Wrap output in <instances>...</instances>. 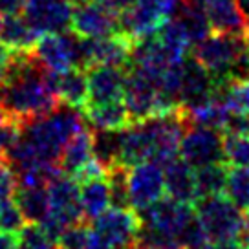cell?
<instances>
[{"label": "cell", "mask_w": 249, "mask_h": 249, "mask_svg": "<svg viewBox=\"0 0 249 249\" xmlns=\"http://www.w3.org/2000/svg\"><path fill=\"white\" fill-rule=\"evenodd\" d=\"M53 73L31 52H11L0 83V105L15 123L22 126L53 112L61 101L55 93Z\"/></svg>", "instance_id": "6da1fadb"}, {"label": "cell", "mask_w": 249, "mask_h": 249, "mask_svg": "<svg viewBox=\"0 0 249 249\" xmlns=\"http://www.w3.org/2000/svg\"><path fill=\"white\" fill-rule=\"evenodd\" d=\"M195 209L209 242H242L246 233V211L226 193L203 196L195 203Z\"/></svg>", "instance_id": "7a4b0ae2"}, {"label": "cell", "mask_w": 249, "mask_h": 249, "mask_svg": "<svg viewBox=\"0 0 249 249\" xmlns=\"http://www.w3.org/2000/svg\"><path fill=\"white\" fill-rule=\"evenodd\" d=\"M248 53V44L244 37L236 35H227L214 31L213 35H207L203 40L196 42L195 55L198 61L213 73L216 81L231 77L236 64Z\"/></svg>", "instance_id": "3957f363"}, {"label": "cell", "mask_w": 249, "mask_h": 249, "mask_svg": "<svg viewBox=\"0 0 249 249\" xmlns=\"http://www.w3.org/2000/svg\"><path fill=\"white\" fill-rule=\"evenodd\" d=\"M141 229V218L132 207L112 205L90 222V231L105 249H134Z\"/></svg>", "instance_id": "277c9868"}, {"label": "cell", "mask_w": 249, "mask_h": 249, "mask_svg": "<svg viewBox=\"0 0 249 249\" xmlns=\"http://www.w3.org/2000/svg\"><path fill=\"white\" fill-rule=\"evenodd\" d=\"M179 156L195 169L209 163L226 161L224 134L213 126L191 124L179 141Z\"/></svg>", "instance_id": "5b68a950"}, {"label": "cell", "mask_w": 249, "mask_h": 249, "mask_svg": "<svg viewBox=\"0 0 249 249\" xmlns=\"http://www.w3.org/2000/svg\"><path fill=\"white\" fill-rule=\"evenodd\" d=\"M165 171L154 161H143L128 169L126 195L128 205L136 211L147 209L148 205L165 196Z\"/></svg>", "instance_id": "8992f818"}, {"label": "cell", "mask_w": 249, "mask_h": 249, "mask_svg": "<svg viewBox=\"0 0 249 249\" xmlns=\"http://www.w3.org/2000/svg\"><path fill=\"white\" fill-rule=\"evenodd\" d=\"M31 53L37 61L52 71H66L79 66V35L73 31L66 33H44L37 39Z\"/></svg>", "instance_id": "52a82bcc"}, {"label": "cell", "mask_w": 249, "mask_h": 249, "mask_svg": "<svg viewBox=\"0 0 249 249\" xmlns=\"http://www.w3.org/2000/svg\"><path fill=\"white\" fill-rule=\"evenodd\" d=\"M70 30L85 39H99L119 33V11L103 0H88L73 9Z\"/></svg>", "instance_id": "ba28073f"}, {"label": "cell", "mask_w": 249, "mask_h": 249, "mask_svg": "<svg viewBox=\"0 0 249 249\" xmlns=\"http://www.w3.org/2000/svg\"><path fill=\"white\" fill-rule=\"evenodd\" d=\"M167 20H171L158 0H138L119 13V31L134 42H140L158 33Z\"/></svg>", "instance_id": "9c48e42d"}, {"label": "cell", "mask_w": 249, "mask_h": 249, "mask_svg": "<svg viewBox=\"0 0 249 249\" xmlns=\"http://www.w3.org/2000/svg\"><path fill=\"white\" fill-rule=\"evenodd\" d=\"M73 9L68 0H26L22 17L39 35L70 30Z\"/></svg>", "instance_id": "30bf717a"}, {"label": "cell", "mask_w": 249, "mask_h": 249, "mask_svg": "<svg viewBox=\"0 0 249 249\" xmlns=\"http://www.w3.org/2000/svg\"><path fill=\"white\" fill-rule=\"evenodd\" d=\"M50 195V213L62 220L66 226L85 220L81 207V191L79 181L70 174H57L48 183Z\"/></svg>", "instance_id": "8fae6325"}, {"label": "cell", "mask_w": 249, "mask_h": 249, "mask_svg": "<svg viewBox=\"0 0 249 249\" xmlns=\"http://www.w3.org/2000/svg\"><path fill=\"white\" fill-rule=\"evenodd\" d=\"M86 75H88V103L86 105L123 101L126 68L112 66V64H95L86 70Z\"/></svg>", "instance_id": "7c38bea8"}, {"label": "cell", "mask_w": 249, "mask_h": 249, "mask_svg": "<svg viewBox=\"0 0 249 249\" xmlns=\"http://www.w3.org/2000/svg\"><path fill=\"white\" fill-rule=\"evenodd\" d=\"M216 90V79L213 77L202 62L193 57H187L181 62V88H179V105L189 107L209 97Z\"/></svg>", "instance_id": "4fadbf2b"}, {"label": "cell", "mask_w": 249, "mask_h": 249, "mask_svg": "<svg viewBox=\"0 0 249 249\" xmlns=\"http://www.w3.org/2000/svg\"><path fill=\"white\" fill-rule=\"evenodd\" d=\"M163 171L165 191L171 198L178 200V202L193 203V205L200 200L198 183H196V169L187 163L181 156L165 163Z\"/></svg>", "instance_id": "5bb4252c"}, {"label": "cell", "mask_w": 249, "mask_h": 249, "mask_svg": "<svg viewBox=\"0 0 249 249\" xmlns=\"http://www.w3.org/2000/svg\"><path fill=\"white\" fill-rule=\"evenodd\" d=\"M203 9L209 17L211 28L214 31L244 39L248 37L249 17L244 13L238 0H211Z\"/></svg>", "instance_id": "9a60e30c"}, {"label": "cell", "mask_w": 249, "mask_h": 249, "mask_svg": "<svg viewBox=\"0 0 249 249\" xmlns=\"http://www.w3.org/2000/svg\"><path fill=\"white\" fill-rule=\"evenodd\" d=\"M55 93L61 105L83 110L88 103V75L83 68H70L61 73H53Z\"/></svg>", "instance_id": "2e32d148"}, {"label": "cell", "mask_w": 249, "mask_h": 249, "mask_svg": "<svg viewBox=\"0 0 249 249\" xmlns=\"http://www.w3.org/2000/svg\"><path fill=\"white\" fill-rule=\"evenodd\" d=\"M81 191V207L86 222H92L93 218L103 214L112 207V191H110L108 176H95L79 183Z\"/></svg>", "instance_id": "e0dca14e"}, {"label": "cell", "mask_w": 249, "mask_h": 249, "mask_svg": "<svg viewBox=\"0 0 249 249\" xmlns=\"http://www.w3.org/2000/svg\"><path fill=\"white\" fill-rule=\"evenodd\" d=\"M39 33L26 22L18 13H2L0 22V42L9 48V52H31Z\"/></svg>", "instance_id": "ac0fdd59"}, {"label": "cell", "mask_w": 249, "mask_h": 249, "mask_svg": "<svg viewBox=\"0 0 249 249\" xmlns=\"http://www.w3.org/2000/svg\"><path fill=\"white\" fill-rule=\"evenodd\" d=\"M93 158V128L85 126L71 138L61 152L59 167L64 174L73 176Z\"/></svg>", "instance_id": "d6986e66"}, {"label": "cell", "mask_w": 249, "mask_h": 249, "mask_svg": "<svg viewBox=\"0 0 249 249\" xmlns=\"http://www.w3.org/2000/svg\"><path fill=\"white\" fill-rule=\"evenodd\" d=\"M86 121L99 130H124L132 124L124 101H112L105 105H86L83 108Z\"/></svg>", "instance_id": "ffe728a7"}, {"label": "cell", "mask_w": 249, "mask_h": 249, "mask_svg": "<svg viewBox=\"0 0 249 249\" xmlns=\"http://www.w3.org/2000/svg\"><path fill=\"white\" fill-rule=\"evenodd\" d=\"M15 202L22 211L26 222L40 224L50 213V195L48 185L18 187L15 193Z\"/></svg>", "instance_id": "44dd1931"}, {"label": "cell", "mask_w": 249, "mask_h": 249, "mask_svg": "<svg viewBox=\"0 0 249 249\" xmlns=\"http://www.w3.org/2000/svg\"><path fill=\"white\" fill-rule=\"evenodd\" d=\"M174 20L181 26V30L185 31V35L191 39L193 44L203 40L213 30L205 9L195 6V4L183 2V0H181V6L176 11V15H174Z\"/></svg>", "instance_id": "7402d4cb"}, {"label": "cell", "mask_w": 249, "mask_h": 249, "mask_svg": "<svg viewBox=\"0 0 249 249\" xmlns=\"http://www.w3.org/2000/svg\"><path fill=\"white\" fill-rule=\"evenodd\" d=\"M216 90L233 116H249V77L216 81Z\"/></svg>", "instance_id": "603a6c76"}, {"label": "cell", "mask_w": 249, "mask_h": 249, "mask_svg": "<svg viewBox=\"0 0 249 249\" xmlns=\"http://www.w3.org/2000/svg\"><path fill=\"white\" fill-rule=\"evenodd\" d=\"M229 171H231V165L227 161H218V163L198 167L196 169V183H198L200 198L218 195V193H226Z\"/></svg>", "instance_id": "cb8c5ba5"}, {"label": "cell", "mask_w": 249, "mask_h": 249, "mask_svg": "<svg viewBox=\"0 0 249 249\" xmlns=\"http://www.w3.org/2000/svg\"><path fill=\"white\" fill-rule=\"evenodd\" d=\"M119 145H121V130L93 128V158L101 165H105L107 171L117 165Z\"/></svg>", "instance_id": "d4e9b609"}, {"label": "cell", "mask_w": 249, "mask_h": 249, "mask_svg": "<svg viewBox=\"0 0 249 249\" xmlns=\"http://www.w3.org/2000/svg\"><path fill=\"white\" fill-rule=\"evenodd\" d=\"M226 195L244 211L249 209V167H231Z\"/></svg>", "instance_id": "484cf974"}, {"label": "cell", "mask_w": 249, "mask_h": 249, "mask_svg": "<svg viewBox=\"0 0 249 249\" xmlns=\"http://www.w3.org/2000/svg\"><path fill=\"white\" fill-rule=\"evenodd\" d=\"M17 236H18V249H57V240L40 224L28 222L17 233Z\"/></svg>", "instance_id": "4316f807"}, {"label": "cell", "mask_w": 249, "mask_h": 249, "mask_svg": "<svg viewBox=\"0 0 249 249\" xmlns=\"http://www.w3.org/2000/svg\"><path fill=\"white\" fill-rule=\"evenodd\" d=\"M226 161L231 167H249V134H224Z\"/></svg>", "instance_id": "83f0119b"}, {"label": "cell", "mask_w": 249, "mask_h": 249, "mask_svg": "<svg viewBox=\"0 0 249 249\" xmlns=\"http://www.w3.org/2000/svg\"><path fill=\"white\" fill-rule=\"evenodd\" d=\"M90 240V222L81 220L75 224H70L61 233L57 246L61 249H86Z\"/></svg>", "instance_id": "f1b7e54d"}, {"label": "cell", "mask_w": 249, "mask_h": 249, "mask_svg": "<svg viewBox=\"0 0 249 249\" xmlns=\"http://www.w3.org/2000/svg\"><path fill=\"white\" fill-rule=\"evenodd\" d=\"M26 224L28 222H26L20 207L17 205L15 198L6 203H0V231L17 234Z\"/></svg>", "instance_id": "f546056e"}, {"label": "cell", "mask_w": 249, "mask_h": 249, "mask_svg": "<svg viewBox=\"0 0 249 249\" xmlns=\"http://www.w3.org/2000/svg\"><path fill=\"white\" fill-rule=\"evenodd\" d=\"M18 189L17 174L13 167L8 161L0 163V203H6L15 198V193Z\"/></svg>", "instance_id": "4dcf8cb0"}, {"label": "cell", "mask_w": 249, "mask_h": 249, "mask_svg": "<svg viewBox=\"0 0 249 249\" xmlns=\"http://www.w3.org/2000/svg\"><path fill=\"white\" fill-rule=\"evenodd\" d=\"M24 4L26 0H0V13H18Z\"/></svg>", "instance_id": "1f68e13d"}, {"label": "cell", "mask_w": 249, "mask_h": 249, "mask_svg": "<svg viewBox=\"0 0 249 249\" xmlns=\"http://www.w3.org/2000/svg\"><path fill=\"white\" fill-rule=\"evenodd\" d=\"M17 246H18V236L15 233L0 231V249H17Z\"/></svg>", "instance_id": "d6a6232c"}, {"label": "cell", "mask_w": 249, "mask_h": 249, "mask_svg": "<svg viewBox=\"0 0 249 249\" xmlns=\"http://www.w3.org/2000/svg\"><path fill=\"white\" fill-rule=\"evenodd\" d=\"M203 249H244L240 240H224V242H209Z\"/></svg>", "instance_id": "836d02e7"}, {"label": "cell", "mask_w": 249, "mask_h": 249, "mask_svg": "<svg viewBox=\"0 0 249 249\" xmlns=\"http://www.w3.org/2000/svg\"><path fill=\"white\" fill-rule=\"evenodd\" d=\"M9 48L4 44V42H0V83H2V79H4V73H6V66H8V61H9Z\"/></svg>", "instance_id": "e575fe53"}, {"label": "cell", "mask_w": 249, "mask_h": 249, "mask_svg": "<svg viewBox=\"0 0 249 249\" xmlns=\"http://www.w3.org/2000/svg\"><path fill=\"white\" fill-rule=\"evenodd\" d=\"M105 4H108L110 8H114L116 11H123V9H126V8H130L132 4H136L138 0H103Z\"/></svg>", "instance_id": "d590c367"}, {"label": "cell", "mask_w": 249, "mask_h": 249, "mask_svg": "<svg viewBox=\"0 0 249 249\" xmlns=\"http://www.w3.org/2000/svg\"><path fill=\"white\" fill-rule=\"evenodd\" d=\"M183 2H189V4H195V6H200V8H205L211 0H183Z\"/></svg>", "instance_id": "8d00e7d4"}, {"label": "cell", "mask_w": 249, "mask_h": 249, "mask_svg": "<svg viewBox=\"0 0 249 249\" xmlns=\"http://www.w3.org/2000/svg\"><path fill=\"white\" fill-rule=\"evenodd\" d=\"M4 121H13V119L6 114V110L2 108V105H0V123H4Z\"/></svg>", "instance_id": "74e56055"}, {"label": "cell", "mask_w": 249, "mask_h": 249, "mask_svg": "<svg viewBox=\"0 0 249 249\" xmlns=\"http://www.w3.org/2000/svg\"><path fill=\"white\" fill-rule=\"evenodd\" d=\"M70 4H75V6H79V4H85V2H88V0H68Z\"/></svg>", "instance_id": "f35d334b"}, {"label": "cell", "mask_w": 249, "mask_h": 249, "mask_svg": "<svg viewBox=\"0 0 249 249\" xmlns=\"http://www.w3.org/2000/svg\"><path fill=\"white\" fill-rule=\"evenodd\" d=\"M2 161H6V152L0 148V163H2Z\"/></svg>", "instance_id": "ab89813d"}, {"label": "cell", "mask_w": 249, "mask_h": 249, "mask_svg": "<svg viewBox=\"0 0 249 249\" xmlns=\"http://www.w3.org/2000/svg\"><path fill=\"white\" fill-rule=\"evenodd\" d=\"M244 249H249V244H246V248H244Z\"/></svg>", "instance_id": "60d3db41"}, {"label": "cell", "mask_w": 249, "mask_h": 249, "mask_svg": "<svg viewBox=\"0 0 249 249\" xmlns=\"http://www.w3.org/2000/svg\"><path fill=\"white\" fill-rule=\"evenodd\" d=\"M57 249H61V248H59V246H57Z\"/></svg>", "instance_id": "b9f144b4"}]
</instances>
